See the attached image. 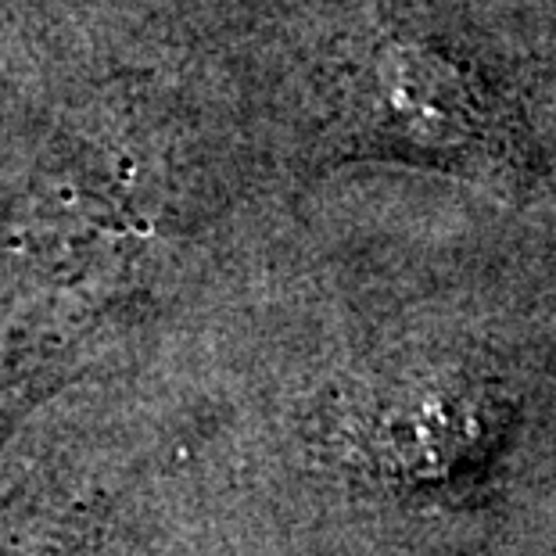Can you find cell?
Here are the masks:
<instances>
[{
	"mask_svg": "<svg viewBox=\"0 0 556 556\" xmlns=\"http://www.w3.org/2000/svg\"><path fill=\"white\" fill-rule=\"evenodd\" d=\"M352 104L370 151L442 165L506 194L525 191L539 176L525 104L484 68L438 43L374 47Z\"/></svg>",
	"mask_w": 556,
	"mask_h": 556,
	"instance_id": "1",
	"label": "cell"
}]
</instances>
